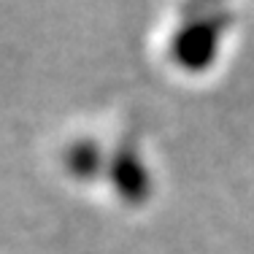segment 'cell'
Wrapping results in <instances>:
<instances>
[{"label": "cell", "instance_id": "obj_1", "mask_svg": "<svg viewBox=\"0 0 254 254\" xmlns=\"http://www.w3.org/2000/svg\"><path fill=\"white\" fill-rule=\"evenodd\" d=\"M235 25L230 8L203 11L195 16H179V25L171 30L165 54L171 65L184 76H203L219 63L227 33Z\"/></svg>", "mask_w": 254, "mask_h": 254}, {"label": "cell", "instance_id": "obj_2", "mask_svg": "<svg viewBox=\"0 0 254 254\" xmlns=\"http://www.w3.org/2000/svg\"><path fill=\"white\" fill-rule=\"evenodd\" d=\"M106 184L117 195L125 208H143L154 195V181L149 165L143 160L141 141L135 132H125L111 149H108Z\"/></svg>", "mask_w": 254, "mask_h": 254}, {"label": "cell", "instance_id": "obj_3", "mask_svg": "<svg viewBox=\"0 0 254 254\" xmlns=\"http://www.w3.org/2000/svg\"><path fill=\"white\" fill-rule=\"evenodd\" d=\"M60 165H63L65 176L76 184H95L100 179L106 181L108 149L92 135H78L63 146Z\"/></svg>", "mask_w": 254, "mask_h": 254}, {"label": "cell", "instance_id": "obj_4", "mask_svg": "<svg viewBox=\"0 0 254 254\" xmlns=\"http://www.w3.org/2000/svg\"><path fill=\"white\" fill-rule=\"evenodd\" d=\"M227 8V0H181L179 3V16H195L203 11H216Z\"/></svg>", "mask_w": 254, "mask_h": 254}]
</instances>
